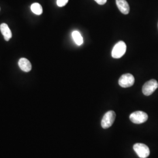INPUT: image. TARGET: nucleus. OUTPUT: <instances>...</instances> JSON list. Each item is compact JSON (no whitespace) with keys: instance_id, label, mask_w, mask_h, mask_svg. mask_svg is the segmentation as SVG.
Wrapping results in <instances>:
<instances>
[{"instance_id":"10","label":"nucleus","mask_w":158,"mask_h":158,"mask_svg":"<svg viewBox=\"0 0 158 158\" xmlns=\"http://www.w3.org/2000/svg\"><path fill=\"white\" fill-rule=\"evenodd\" d=\"M72 38L74 42L77 45H81L83 43V39L80 33L77 31H74L72 32Z\"/></svg>"},{"instance_id":"5","label":"nucleus","mask_w":158,"mask_h":158,"mask_svg":"<svg viewBox=\"0 0 158 158\" xmlns=\"http://www.w3.org/2000/svg\"><path fill=\"white\" fill-rule=\"evenodd\" d=\"M134 150L140 158H147L150 154V150L146 145L141 143H135L134 145Z\"/></svg>"},{"instance_id":"1","label":"nucleus","mask_w":158,"mask_h":158,"mask_svg":"<svg viewBox=\"0 0 158 158\" xmlns=\"http://www.w3.org/2000/svg\"><path fill=\"white\" fill-rule=\"evenodd\" d=\"M127 50V46L123 41H119L113 48L111 56L113 58L119 59L124 55Z\"/></svg>"},{"instance_id":"8","label":"nucleus","mask_w":158,"mask_h":158,"mask_svg":"<svg viewBox=\"0 0 158 158\" xmlns=\"http://www.w3.org/2000/svg\"><path fill=\"white\" fill-rule=\"evenodd\" d=\"M20 69L25 72H29L32 69L31 63L26 58H21L18 62Z\"/></svg>"},{"instance_id":"6","label":"nucleus","mask_w":158,"mask_h":158,"mask_svg":"<svg viewBox=\"0 0 158 158\" xmlns=\"http://www.w3.org/2000/svg\"><path fill=\"white\" fill-rule=\"evenodd\" d=\"M135 82V78L131 74L127 73L123 74L119 79V85L123 87L127 88L133 85Z\"/></svg>"},{"instance_id":"2","label":"nucleus","mask_w":158,"mask_h":158,"mask_svg":"<svg viewBox=\"0 0 158 158\" xmlns=\"http://www.w3.org/2000/svg\"><path fill=\"white\" fill-rule=\"evenodd\" d=\"M148 118V116L147 113L141 111H135L132 113L130 116L131 122L136 124H140L146 122Z\"/></svg>"},{"instance_id":"11","label":"nucleus","mask_w":158,"mask_h":158,"mask_svg":"<svg viewBox=\"0 0 158 158\" xmlns=\"http://www.w3.org/2000/svg\"><path fill=\"white\" fill-rule=\"evenodd\" d=\"M31 11L33 12L35 14L38 15H41L43 12V9L42 6H40V4L39 3H37V2L32 4L31 6Z\"/></svg>"},{"instance_id":"3","label":"nucleus","mask_w":158,"mask_h":158,"mask_svg":"<svg viewBox=\"0 0 158 158\" xmlns=\"http://www.w3.org/2000/svg\"><path fill=\"white\" fill-rule=\"evenodd\" d=\"M116 117L114 111H109L104 114L102 120V127L104 129H107L111 127Z\"/></svg>"},{"instance_id":"4","label":"nucleus","mask_w":158,"mask_h":158,"mask_svg":"<svg viewBox=\"0 0 158 158\" xmlns=\"http://www.w3.org/2000/svg\"><path fill=\"white\" fill-rule=\"evenodd\" d=\"M158 87V81L156 80L152 79L146 82L143 85L142 92L145 96H150L157 89Z\"/></svg>"},{"instance_id":"13","label":"nucleus","mask_w":158,"mask_h":158,"mask_svg":"<svg viewBox=\"0 0 158 158\" xmlns=\"http://www.w3.org/2000/svg\"><path fill=\"white\" fill-rule=\"evenodd\" d=\"M99 5H104L107 2V0H94Z\"/></svg>"},{"instance_id":"9","label":"nucleus","mask_w":158,"mask_h":158,"mask_svg":"<svg viewBox=\"0 0 158 158\" xmlns=\"http://www.w3.org/2000/svg\"><path fill=\"white\" fill-rule=\"evenodd\" d=\"M0 30L6 41H8L12 38V32L7 24L5 23L1 24Z\"/></svg>"},{"instance_id":"12","label":"nucleus","mask_w":158,"mask_h":158,"mask_svg":"<svg viewBox=\"0 0 158 158\" xmlns=\"http://www.w3.org/2000/svg\"><path fill=\"white\" fill-rule=\"evenodd\" d=\"M69 0H57V5L59 7H62L66 6Z\"/></svg>"},{"instance_id":"7","label":"nucleus","mask_w":158,"mask_h":158,"mask_svg":"<svg viewBox=\"0 0 158 158\" xmlns=\"http://www.w3.org/2000/svg\"><path fill=\"white\" fill-rule=\"evenodd\" d=\"M116 4L121 13L125 15L129 14L130 6L126 0H116Z\"/></svg>"}]
</instances>
